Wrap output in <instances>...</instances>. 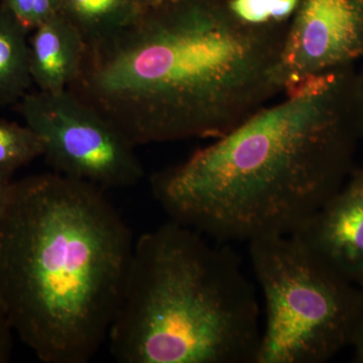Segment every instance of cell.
I'll return each instance as SVG.
<instances>
[{"label": "cell", "instance_id": "1", "mask_svg": "<svg viewBox=\"0 0 363 363\" xmlns=\"http://www.w3.org/2000/svg\"><path fill=\"white\" fill-rule=\"evenodd\" d=\"M286 23L248 25L220 0H177L86 43L68 89L133 145L216 138L284 92Z\"/></svg>", "mask_w": 363, "mask_h": 363}, {"label": "cell", "instance_id": "2", "mask_svg": "<svg viewBox=\"0 0 363 363\" xmlns=\"http://www.w3.org/2000/svg\"><path fill=\"white\" fill-rule=\"evenodd\" d=\"M185 162L150 178L171 220L217 242L291 235L340 190L362 140L353 65L286 88Z\"/></svg>", "mask_w": 363, "mask_h": 363}, {"label": "cell", "instance_id": "3", "mask_svg": "<svg viewBox=\"0 0 363 363\" xmlns=\"http://www.w3.org/2000/svg\"><path fill=\"white\" fill-rule=\"evenodd\" d=\"M133 233L104 190L56 173L13 181L0 214V304L45 363H88L108 337Z\"/></svg>", "mask_w": 363, "mask_h": 363}, {"label": "cell", "instance_id": "4", "mask_svg": "<svg viewBox=\"0 0 363 363\" xmlns=\"http://www.w3.org/2000/svg\"><path fill=\"white\" fill-rule=\"evenodd\" d=\"M262 330L240 255L169 219L135 241L106 342L119 363H255Z\"/></svg>", "mask_w": 363, "mask_h": 363}, {"label": "cell", "instance_id": "5", "mask_svg": "<svg viewBox=\"0 0 363 363\" xmlns=\"http://www.w3.org/2000/svg\"><path fill=\"white\" fill-rule=\"evenodd\" d=\"M248 252L266 315L255 363H325L350 347L362 288L295 235L250 241Z\"/></svg>", "mask_w": 363, "mask_h": 363}, {"label": "cell", "instance_id": "6", "mask_svg": "<svg viewBox=\"0 0 363 363\" xmlns=\"http://www.w3.org/2000/svg\"><path fill=\"white\" fill-rule=\"evenodd\" d=\"M18 111L42 140L43 157L60 175L102 190L133 187L145 176L135 147L70 91L28 92Z\"/></svg>", "mask_w": 363, "mask_h": 363}, {"label": "cell", "instance_id": "7", "mask_svg": "<svg viewBox=\"0 0 363 363\" xmlns=\"http://www.w3.org/2000/svg\"><path fill=\"white\" fill-rule=\"evenodd\" d=\"M363 58L360 0H300L281 52L284 91Z\"/></svg>", "mask_w": 363, "mask_h": 363}, {"label": "cell", "instance_id": "8", "mask_svg": "<svg viewBox=\"0 0 363 363\" xmlns=\"http://www.w3.org/2000/svg\"><path fill=\"white\" fill-rule=\"evenodd\" d=\"M291 235L363 289V164L353 169L340 190Z\"/></svg>", "mask_w": 363, "mask_h": 363}, {"label": "cell", "instance_id": "9", "mask_svg": "<svg viewBox=\"0 0 363 363\" xmlns=\"http://www.w3.org/2000/svg\"><path fill=\"white\" fill-rule=\"evenodd\" d=\"M33 30L30 40L33 83L43 92H63L81 70L86 50L84 38L60 13Z\"/></svg>", "mask_w": 363, "mask_h": 363}, {"label": "cell", "instance_id": "10", "mask_svg": "<svg viewBox=\"0 0 363 363\" xmlns=\"http://www.w3.org/2000/svg\"><path fill=\"white\" fill-rule=\"evenodd\" d=\"M28 30L0 4V104H18L33 84Z\"/></svg>", "mask_w": 363, "mask_h": 363}, {"label": "cell", "instance_id": "11", "mask_svg": "<svg viewBox=\"0 0 363 363\" xmlns=\"http://www.w3.org/2000/svg\"><path fill=\"white\" fill-rule=\"evenodd\" d=\"M143 11L138 0H60V14L77 28L86 43L123 30Z\"/></svg>", "mask_w": 363, "mask_h": 363}, {"label": "cell", "instance_id": "12", "mask_svg": "<svg viewBox=\"0 0 363 363\" xmlns=\"http://www.w3.org/2000/svg\"><path fill=\"white\" fill-rule=\"evenodd\" d=\"M43 155L42 140L30 128L0 118V172L13 175Z\"/></svg>", "mask_w": 363, "mask_h": 363}, {"label": "cell", "instance_id": "13", "mask_svg": "<svg viewBox=\"0 0 363 363\" xmlns=\"http://www.w3.org/2000/svg\"><path fill=\"white\" fill-rule=\"evenodd\" d=\"M26 30H35L60 13V0H0Z\"/></svg>", "mask_w": 363, "mask_h": 363}, {"label": "cell", "instance_id": "14", "mask_svg": "<svg viewBox=\"0 0 363 363\" xmlns=\"http://www.w3.org/2000/svg\"><path fill=\"white\" fill-rule=\"evenodd\" d=\"M231 13L248 25L262 26L272 20L269 0H228Z\"/></svg>", "mask_w": 363, "mask_h": 363}, {"label": "cell", "instance_id": "15", "mask_svg": "<svg viewBox=\"0 0 363 363\" xmlns=\"http://www.w3.org/2000/svg\"><path fill=\"white\" fill-rule=\"evenodd\" d=\"M13 327L0 304V363L9 362L13 351Z\"/></svg>", "mask_w": 363, "mask_h": 363}, {"label": "cell", "instance_id": "16", "mask_svg": "<svg viewBox=\"0 0 363 363\" xmlns=\"http://www.w3.org/2000/svg\"><path fill=\"white\" fill-rule=\"evenodd\" d=\"M300 0H269L272 20L274 23H286L296 11Z\"/></svg>", "mask_w": 363, "mask_h": 363}, {"label": "cell", "instance_id": "17", "mask_svg": "<svg viewBox=\"0 0 363 363\" xmlns=\"http://www.w3.org/2000/svg\"><path fill=\"white\" fill-rule=\"evenodd\" d=\"M350 347H352L353 352H354L353 362L363 363V315L357 329H355L354 334H353Z\"/></svg>", "mask_w": 363, "mask_h": 363}, {"label": "cell", "instance_id": "18", "mask_svg": "<svg viewBox=\"0 0 363 363\" xmlns=\"http://www.w3.org/2000/svg\"><path fill=\"white\" fill-rule=\"evenodd\" d=\"M13 184V175L0 172V214L6 205Z\"/></svg>", "mask_w": 363, "mask_h": 363}, {"label": "cell", "instance_id": "19", "mask_svg": "<svg viewBox=\"0 0 363 363\" xmlns=\"http://www.w3.org/2000/svg\"><path fill=\"white\" fill-rule=\"evenodd\" d=\"M358 107H359L360 133L363 140V70L358 73Z\"/></svg>", "mask_w": 363, "mask_h": 363}, {"label": "cell", "instance_id": "20", "mask_svg": "<svg viewBox=\"0 0 363 363\" xmlns=\"http://www.w3.org/2000/svg\"><path fill=\"white\" fill-rule=\"evenodd\" d=\"M138 1L140 6L143 7V11H145V9H155V7L172 4V2H175L177 0H138Z\"/></svg>", "mask_w": 363, "mask_h": 363}, {"label": "cell", "instance_id": "21", "mask_svg": "<svg viewBox=\"0 0 363 363\" xmlns=\"http://www.w3.org/2000/svg\"><path fill=\"white\" fill-rule=\"evenodd\" d=\"M360 1H362V6H363V0H360Z\"/></svg>", "mask_w": 363, "mask_h": 363}]
</instances>
